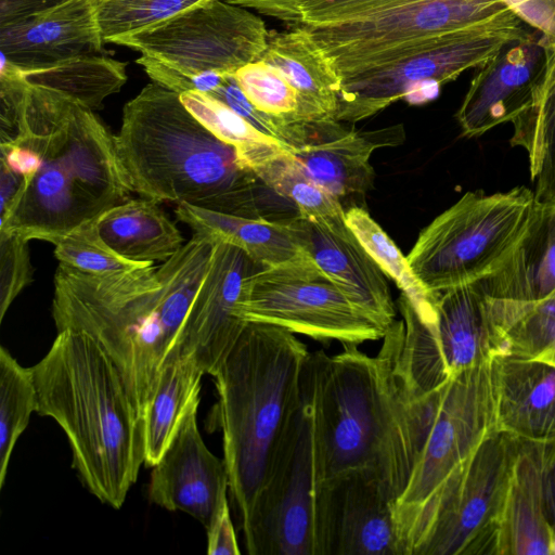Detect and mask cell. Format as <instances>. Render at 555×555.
I'll return each instance as SVG.
<instances>
[{
  "label": "cell",
  "mask_w": 555,
  "mask_h": 555,
  "mask_svg": "<svg viewBox=\"0 0 555 555\" xmlns=\"http://www.w3.org/2000/svg\"><path fill=\"white\" fill-rule=\"evenodd\" d=\"M0 142L35 172L1 214L0 233L55 245L80 225L128 201L131 191L114 135L93 111L26 82L1 55Z\"/></svg>",
  "instance_id": "6da1fadb"
},
{
  "label": "cell",
  "mask_w": 555,
  "mask_h": 555,
  "mask_svg": "<svg viewBox=\"0 0 555 555\" xmlns=\"http://www.w3.org/2000/svg\"><path fill=\"white\" fill-rule=\"evenodd\" d=\"M216 237L192 238L162 266L92 275L67 264L54 274L52 317L59 331L93 337L118 369L142 417L166 361L175 356Z\"/></svg>",
  "instance_id": "7a4b0ae2"
},
{
  "label": "cell",
  "mask_w": 555,
  "mask_h": 555,
  "mask_svg": "<svg viewBox=\"0 0 555 555\" xmlns=\"http://www.w3.org/2000/svg\"><path fill=\"white\" fill-rule=\"evenodd\" d=\"M375 357L359 345L309 356L321 483L335 476L375 470L391 502L404 490L414 464L416 408L396 370L385 334Z\"/></svg>",
  "instance_id": "3957f363"
},
{
  "label": "cell",
  "mask_w": 555,
  "mask_h": 555,
  "mask_svg": "<svg viewBox=\"0 0 555 555\" xmlns=\"http://www.w3.org/2000/svg\"><path fill=\"white\" fill-rule=\"evenodd\" d=\"M31 371L37 412L64 430L80 480L100 502L120 508L144 463V440L113 360L87 333L63 330Z\"/></svg>",
  "instance_id": "277c9868"
},
{
  "label": "cell",
  "mask_w": 555,
  "mask_h": 555,
  "mask_svg": "<svg viewBox=\"0 0 555 555\" xmlns=\"http://www.w3.org/2000/svg\"><path fill=\"white\" fill-rule=\"evenodd\" d=\"M114 139L130 189L142 197L264 218L260 190L266 185L233 146L186 109L179 93L146 85L124 106Z\"/></svg>",
  "instance_id": "5b68a950"
},
{
  "label": "cell",
  "mask_w": 555,
  "mask_h": 555,
  "mask_svg": "<svg viewBox=\"0 0 555 555\" xmlns=\"http://www.w3.org/2000/svg\"><path fill=\"white\" fill-rule=\"evenodd\" d=\"M309 354L286 328L248 322L214 375L223 461L242 529L300 403Z\"/></svg>",
  "instance_id": "8992f818"
},
{
  "label": "cell",
  "mask_w": 555,
  "mask_h": 555,
  "mask_svg": "<svg viewBox=\"0 0 555 555\" xmlns=\"http://www.w3.org/2000/svg\"><path fill=\"white\" fill-rule=\"evenodd\" d=\"M269 35L264 22L247 8L208 0L118 46L140 52L137 63L153 82L179 94H209L259 60Z\"/></svg>",
  "instance_id": "52a82bcc"
},
{
  "label": "cell",
  "mask_w": 555,
  "mask_h": 555,
  "mask_svg": "<svg viewBox=\"0 0 555 555\" xmlns=\"http://www.w3.org/2000/svg\"><path fill=\"white\" fill-rule=\"evenodd\" d=\"M538 202L526 186L466 192L418 234L406 261L433 294L495 273L527 232Z\"/></svg>",
  "instance_id": "ba28073f"
},
{
  "label": "cell",
  "mask_w": 555,
  "mask_h": 555,
  "mask_svg": "<svg viewBox=\"0 0 555 555\" xmlns=\"http://www.w3.org/2000/svg\"><path fill=\"white\" fill-rule=\"evenodd\" d=\"M398 308L402 320L395 325V365L415 399L504 354L480 282L437 294L429 320H421L403 294Z\"/></svg>",
  "instance_id": "9c48e42d"
},
{
  "label": "cell",
  "mask_w": 555,
  "mask_h": 555,
  "mask_svg": "<svg viewBox=\"0 0 555 555\" xmlns=\"http://www.w3.org/2000/svg\"><path fill=\"white\" fill-rule=\"evenodd\" d=\"M517 441L495 431L452 472L422 511L405 555H496L498 519Z\"/></svg>",
  "instance_id": "30bf717a"
},
{
  "label": "cell",
  "mask_w": 555,
  "mask_h": 555,
  "mask_svg": "<svg viewBox=\"0 0 555 555\" xmlns=\"http://www.w3.org/2000/svg\"><path fill=\"white\" fill-rule=\"evenodd\" d=\"M527 24L521 20L441 35L390 55L383 63L341 81L334 119L357 122L400 99L423 104L440 86L480 66Z\"/></svg>",
  "instance_id": "8fae6325"
},
{
  "label": "cell",
  "mask_w": 555,
  "mask_h": 555,
  "mask_svg": "<svg viewBox=\"0 0 555 555\" xmlns=\"http://www.w3.org/2000/svg\"><path fill=\"white\" fill-rule=\"evenodd\" d=\"M320 486L313 382L308 358L300 403L281 440L251 517L242 529L247 553L315 555Z\"/></svg>",
  "instance_id": "7c38bea8"
},
{
  "label": "cell",
  "mask_w": 555,
  "mask_h": 555,
  "mask_svg": "<svg viewBox=\"0 0 555 555\" xmlns=\"http://www.w3.org/2000/svg\"><path fill=\"white\" fill-rule=\"evenodd\" d=\"M519 20L504 0H406L352 21L306 27L343 81L421 41Z\"/></svg>",
  "instance_id": "4fadbf2b"
},
{
  "label": "cell",
  "mask_w": 555,
  "mask_h": 555,
  "mask_svg": "<svg viewBox=\"0 0 555 555\" xmlns=\"http://www.w3.org/2000/svg\"><path fill=\"white\" fill-rule=\"evenodd\" d=\"M490 364L465 370L441 387L409 481L392 503L402 555L431 496L487 437L498 431Z\"/></svg>",
  "instance_id": "5bb4252c"
},
{
  "label": "cell",
  "mask_w": 555,
  "mask_h": 555,
  "mask_svg": "<svg viewBox=\"0 0 555 555\" xmlns=\"http://www.w3.org/2000/svg\"><path fill=\"white\" fill-rule=\"evenodd\" d=\"M236 315L323 344L360 345L383 338L388 330L326 279L278 269H261L247 279Z\"/></svg>",
  "instance_id": "9a60e30c"
},
{
  "label": "cell",
  "mask_w": 555,
  "mask_h": 555,
  "mask_svg": "<svg viewBox=\"0 0 555 555\" xmlns=\"http://www.w3.org/2000/svg\"><path fill=\"white\" fill-rule=\"evenodd\" d=\"M315 555H402L392 502L375 470L356 469L321 483Z\"/></svg>",
  "instance_id": "2e32d148"
},
{
  "label": "cell",
  "mask_w": 555,
  "mask_h": 555,
  "mask_svg": "<svg viewBox=\"0 0 555 555\" xmlns=\"http://www.w3.org/2000/svg\"><path fill=\"white\" fill-rule=\"evenodd\" d=\"M527 26L476 67L455 114L462 135L477 138L513 122L531 104L550 47L539 30Z\"/></svg>",
  "instance_id": "e0dca14e"
},
{
  "label": "cell",
  "mask_w": 555,
  "mask_h": 555,
  "mask_svg": "<svg viewBox=\"0 0 555 555\" xmlns=\"http://www.w3.org/2000/svg\"><path fill=\"white\" fill-rule=\"evenodd\" d=\"M216 240L211 262L190 307L175 353L191 357L211 376L248 323L236 315L247 279L266 269L241 248Z\"/></svg>",
  "instance_id": "ac0fdd59"
},
{
  "label": "cell",
  "mask_w": 555,
  "mask_h": 555,
  "mask_svg": "<svg viewBox=\"0 0 555 555\" xmlns=\"http://www.w3.org/2000/svg\"><path fill=\"white\" fill-rule=\"evenodd\" d=\"M402 138V126L360 132L335 119L298 121L289 153L309 179L343 204L371 189L374 150Z\"/></svg>",
  "instance_id": "d6986e66"
},
{
  "label": "cell",
  "mask_w": 555,
  "mask_h": 555,
  "mask_svg": "<svg viewBox=\"0 0 555 555\" xmlns=\"http://www.w3.org/2000/svg\"><path fill=\"white\" fill-rule=\"evenodd\" d=\"M197 409L190 411L178 434L154 465L147 488L151 502L183 512L205 528L228 496L225 463L205 444L197 425Z\"/></svg>",
  "instance_id": "ffe728a7"
},
{
  "label": "cell",
  "mask_w": 555,
  "mask_h": 555,
  "mask_svg": "<svg viewBox=\"0 0 555 555\" xmlns=\"http://www.w3.org/2000/svg\"><path fill=\"white\" fill-rule=\"evenodd\" d=\"M286 221L298 244L323 278L358 308L388 328L395 321L396 308L386 274L347 223L327 227L298 215Z\"/></svg>",
  "instance_id": "44dd1931"
},
{
  "label": "cell",
  "mask_w": 555,
  "mask_h": 555,
  "mask_svg": "<svg viewBox=\"0 0 555 555\" xmlns=\"http://www.w3.org/2000/svg\"><path fill=\"white\" fill-rule=\"evenodd\" d=\"M103 44L92 0H64L0 25L1 55L21 69L101 54Z\"/></svg>",
  "instance_id": "7402d4cb"
},
{
  "label": "cell",
  "mask_w": 555,
  "mask_h": 555,
  "mask_svg": "<svg viewBox=\"0 0 555 555\" xmlns=\"http://www.w3.org/2000/svg\"><path fill=\"white\" fill-rule=\"evenodd\" d=\"M480 283L498 334L521 310L555 296V204L538 203L509 257Z\"/></svg>",
  "instance_id": "603a6c76"
},
{
  "label": "cell",
  "mask_w": 555,
  "mask_h": 555,
  "mask_svg": "<svg viewBox=\"0 0 555 555\" xmlns=\"http://www.w3.org/2000/svg\"><path fill=\"white\" fill-rule=\"evenodd\" d=\"M490 365L496 430L534 442L555 438V364L500 354Z\"/></svg>",
  "instance_id": "cb8c5ba5"
},
{
  "label": "cell",
  "mask_w": 555,
  "mask_h": 555,
  "mask_svg": "<svg viewBox=\"0 0 555 555\" xmlns=\"http://www.w3.org/2000/svg\"><path fill=\"white\" fill-rule=\"evenodd\" d=\"M175 212L193 233L212 235L230 243L266 269L288 270L323 278L298 244L286 220L248 218L185 203L177 205Z\"/></svg>",
  "instance_id": "d4e9b609"
},
{
  "label": "cell",
  "mask_w": 555,
  "mask_h": 555,
  "mask_svg": "<svg viewBox=\"0 0 555 555\" xmlns=\"http://www.w3.org/2000/svg\"><path fill=\"white\" fill-rule=\"evenodd\" d=\"M552 531L543 505L539 444L518 439L498 519L496 555H551Z\"/></svg>",
  "instance_id": "484cf974"
},
{
  "label": "cell",
  "mask_w": 555,
  "mask_h": 555,
  "mask_svg": "<svg viewBox=\"0 0 555 555\" xmlns=\"http://www.w3.org/2000/svg\"><path fill=\"white\" fill-rule=\"evenodd\" d=\"M259 60L275 67L295 89L299 121L334 119L341 79L306 26L270 33Z\"/></svg>",
  "instance_id": "4316f807"
},
{
  "label": "cell",
  "mask_w": 555,
  "mask_h": 555,
  "mask_svg": "<svg viewBox=\"0 0 555 555\" xmlns=\"http://www.w3.org/2000/svg\"><path fill=\"white\" fill-rule=\"evenodd\" d=\"M158 204L141 196L112 207L95 221L101 237L131 261H167L179 253L184 238Z\"/></svg>",
  "instance_id": "83f0119b"
},
{
  "label": "cell",
  "mask_w": 555,
  "mask_h": 555,
  "mask_svg": "<svg viewBox=\"0 0 555 555\" xmlns=\"http://www.w3.org/2000/svg\"><path fill=\"white\" fill-rule=\"evenodd\" d=\"M203 375L204 371L191 357L177 354L166 361L142 412L146 466L156 465L190 411L199 405Z\"/></svg>",
  "instance_id": "f1b7e54d"
},
{
  "label": "cell",
  "mask_w": 555,
  "mask_h": 555,
  "mask_svg": "<svg viewBox=\"0 0 555 555\" xmlns=\"http://www.w3.org/2000/svg\"><path fill=\"white\" fill-rule=\"evenodd\" d=\"M512 124L509 143L528 156L535 201L555 204V47L548 48L545 72L531 104Z\"/></svg>",
  "instance_id": "f546056e"
},
{
  "label": "cell",
  "mask_w": 555,
  "mask_h": 555,
  "mask_svg": "<svg viewBox=\"0 0 555 555\" xmlns=\"http://www.w3.org/2000/svg\"><path fill=\"white\" fill-rule=\"evenodd\" d=\"M17 70L26 82L64 94L92 111L102 107L104 100L118 92L127 80L126 63L103 54Z\"/></svg>",
  "instance_id": "4dcf8cb0"
},
{
  "label": "cell",
  "mask_w": 555,
  "mask_h": 555,
  "mask_svg": "<svg viewBox=\"0 0 555 555\" xmlns=\"http://www.w3.org/2000/svg\"><path fill=\"white\" fill-rule=\"evenodd\" d=\"M251 170L273 193L289 201L298 216L327 227L346 222L343 204L309 179L287 150L272 152Z\"/></svg>",
  "instance_id": "1f68e13d"
},
{
  "label": "cell",
  "mask_w": 555,
  "mask_h": 555,
  "mask_svg": "<svg viewBox=\"0 0 555 555\" xmlns=\"http://www.w3.org/2000/svg\"><path fill=\"white\" fill-rule=\"evenodd\" d=\"M180 100L206 129L233 146L242 165L250 170L272 152L287 150L281 141L264 134L210 94L189 91L181 93Z\"/></svg>",
  "instance_id": "d6a6232c"
},
{
  "label": "cell",
  "mask_w": 555,
  "mask_h": 555,
  "mask_svg": "<svg viewBox=\"0 0 555 555\" xmlns=\"http://www.w3.org/2000/svg\"><path fill=\"white\" fill-rule=\"evenodd\" d=\"M345 221L382 271L391 278L421 319L435 313L437 295L428 293L420 283L397 245L361 206L345 210Z\"/></svg>",
  "instance_id": "836d02e7"
},
{
  "label": "cell",
  "mask_w": 555,
  "mask_h": 555,
  "mask_svg": "<svg viewBox=\"0 0 555 555\" xmlns=\"http://www.w3.org/2000/svg\"><path fill=\"white\" fill-rule=\"evenodd\" d=\"M38 409L31 367L21 365L3 346L0 348V488L17 440Z\"/></svg>",
  "instance_id": "e575fe53"
},
{
  "label": "cell",
  "mask_w": 555,
  "mask_h": 555,
  "mask_svg": "<svg viewBox=\"0 0 555 555\" xmlns=\"http://www.w3.org/2000/svg\"><path fill=\"white\" fill-rule=\"evenodd\" d=\"M104 43L153 28L208 0H92Z\"/></svg>",
  "instance_id": "d590c367"
},
{
  "label": "cell",
  "mask_w": 555,
  "mask_h": 555,
  "mask_svg": "<svg viewBox=\"0 0 555 555\" xmlns=\"http://www.w3.org/2000/svg\"><path fill=\"white\" fill-rule=\"evenodd\" d=\"M500 334L504 354L555 364V296L518 312Z\"/></svg>",
  "instance_id": "8d00e7d4"
},
{
  "label": "cell",
  "mask_w": 555,
  "mask_h": 555,
  "mask_svg": "<svg viewBox=\"0 0 555 555\" xmlns=\"http://www.w3.org/2000/svg\"><path fill=\"white\" fill-rule=\"evenodd\" d=\"M95 221L80 225L54 245V255L61 263L92 275L129 271L153 263L131 261L117 254L103 241Z\"/></svg>",
  "instance_id": "74e56055"
},
{
  "label": "cell",
  "mask_w": 555,
  "mask_h": 555,
  "mask_svg": "<svg viewBox=\"0 0 555 555\" xmlns=\"http://www.w3.org/2000/svg\"><path fill=\"white\" fill-rule=\"evenodd\" d=\"M233 76L257 109L288 121H299L297 93L275 67L257 60L237 69Z\"/></svg>",
  "instance_id": "f35d334b"
},
{
  "label": "cell",
  "mask_w": 555,
  "mask_h": 555,
  "mask_svg": "<svg viewBox=\"0 0 555 555\" xmlns=\"http://www.w3.org/2000/svg\"><path fill=\"white\" fill-rule=\"evenodd\" d=\"M27 240L0 233V321L17 295L33 281Z\"/></svg>",
  "instance_id": "ab89813d"
},
{
  "label": "cell",
  "mask_w": 555,
  "mask_h": 555,
  "mask_svg": "<svg viewBox=\"0 0 555 555\" xmlns=\"http://www.w3.org/2000/svg\"><path fill=\"white\" fill-rule=\"evenodd\" d=\"M406 0H310L297 9L296 25L324 26L360 18Z\"/></svg>",
  "instance_id": "60d3db41"
},
{
  "label": "cell",
  "mask_w": 555,
  "mask_h": 555,
  "mask_svg": "<svg viewBox=\"0 0 555 555\" xmlns=\"http://www.w3.org/2000/svg\"><path fill=\"white\" fill-rule=\"evenodd\" d=\"M209 94L225 103L264 134L281 141L289 152L288 140L295 121H288L257 109L246 98L233 75L228 76L222 85Z\"/></svg>",
  "instance_id": "b9f144b4"
},
{
  "label": "cell",
  "mask_w": 555,
  "mask_h": 555,
  "mask_svg": "<svg viewBox=\"0 0 555 555\" xmlns=\"http://www.w3.org/2000/svg\"><path fill=\"white\" fill-rule=\"evenodd\" d=\"M528 26L539 30L547 46L555 47V0H504Z\"/></svg>",
  "instance_id": "7bdbcfd3"
},
{
  "label": "cell",
  "mask_w": 555,
  "mask_h": 555,
  "mask_svg": "<svg viewBox=\"0 0 555 555\" xmlns=\"http://www.w3.org/2000/svg\"><path fill=\"white\" fill-rule=\"evenodd\" d=\"M207 531V550L209 555H238L241 550L236 540L230 515L228 496L218 506Z\"/></svg>",
  "instance_id": "ee69618b"
},
{
  "label": "cell",
  "mask_w": 555,
  "mask_h": 555,
  "mask_svg": "<svg viewBox=\"0 0 555 555\" xmlns=\"http://www.w3.org/2000/svg\"><path fill=\"white\" fill-rule=\"evenodd\" d=\"M544 512L551 527H555V438L538 442Z\"/></svg>",
  "instance_id": "f6af8a7d"
},
{
  "label": "cell",
  "mask_w": 555,
  "mask_h": 555,
  "mask_svg": "<svg viewBox=\"0 0 555 555\" xmlns=\"http://www.w3.org/2000/svg\"><path fill=\"white\" fill-rule=\"evenodd\" d=\"M64 0H0V25H4Z\"/></svg>",
  "instance_id": "bcb514c9"
},
{
  "label": "cell",
  "mask_w": 555,
  "mask_h": 555,
  "mask_svg": "<svg viewBox=\"0 0 555 555\" xmlns=\"http://www.w3.org/2000/svg\"><path fill=\"white\" fill-rule=\"evenodd\" d=\"M310 0H254L247 8L275 18L295 23L299 5Z\"/></svg>",
  "instance_id": "7dc6e473"
},
{
  "label": "cell",
  "mask_w": 555,
  "mask_h": 555,
  "mask_svg": "<svg viewBox=\"0 0 555 555\" xmlns=\"http://www.w3.org/2000/svg\"><path fill=\"white\" fill-rule=\"evenodd\" d=\"M1 163V162H0ZM1 175H0V195H1V208L0 212H4L14 201L18 193L23 178L12 171L5 164L1 163Z\"/></svg>",
  "instance_id": "c3c4849f"
},
{
  "label": "cell",
  "mask_w": 555,
  "mask_h": 555,
  "mask_svg": "<svg viewBox=\"0 0 555 555\" xmlns=\"http://www.w3.org/2000/svg\"><path fill=\"white\" fill-rule=\"evenodd\" d=\"M223 1L247 8L249 5V3L253 2L254 0H223Z\"/></svg>",
  "instance_id": "681fc988"
},
{
  "label": "cell",
  "mask_w": 555,
  "mask_h": 555,
  "mask_svg": "<svg viewBox=\"0 0 555 555\" xmlns=\"http://www.w3.org/2000/svg\"><path fill=\"white\" fill-rule=\"evenodd\" d=\"M551 555H555V527L553 528V531H552Z\"/></svg>",
  "instance_id": "f907efd6"
}]
</instances>
